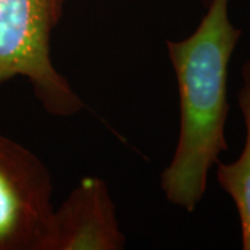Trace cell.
Listing matches in <instances>:
<instances>
[{
	"label": "cell",
	"instance_id": "277c9868",
	"mask_svg": "<svg viewBox=\"0 0 250 250\" xmlns=\"http://www.w3.org/2000/svg\"><path fill=\"white\" fill-rule=\"evenodd\" d=\"M125 243L107 182L85 177L54 208L42 250H121Z\"/></svg>",
	"mask_w": 250,
	"mask_h": 250
},
{
	"label": "cell",
	"instance_id": "3957f363",
	"mask_svg": "<svg viewBox=\"0 0 250 250\" xmlns=\"http://www.w3.org/2000/svg\"><path fill=\"white\" fill-rule=\"evenodd\" d=\"M52 193L45 163L0 134V250H42L54 211Z\"/></svg>",
	"mask_w": 250,
	"mask_h": 250
},
{
	"label": "cell",
	"instance_id": "5b68a950",
	"mask_svg": "<svg viewBox=\"0 0 250 250\" xmlns=\"http://www.w3.org/2000/svg\"><path fill=\"white\" fill-rule=\"evenodd\" d=\"M242 86L238 104L246 126V139L241 156L232 163H217V181L232 199L241 223L242 249L250 250V59L242 65Z\"/></svg>",
	"mask_w": 250,
	"mask_h": 250
},
{
	"label": "cell",
	"instance_id": "6da1fadb",
	"mask_svg": "<svg viewBox=\"0 0 250 250\" xmlns=\"http://www.w3.org/2000/svg\"><path fill=\"white\" fill-rule=\"evenodd\" d=\"M241 36L229 18V0H210L190 35L166 42L178 85L179 132L160 187L167 202L188 213L203 200L208 172L228 149V72Z\"/></svg>",
	"mask_w": 250,
	"mask_h": 250
},
{
	"label": "cell",
	"instance_id": "7a4b0ae2",
	"mask_svg": "<svg viewBox=\"0 0 250 250\" xmlns=\"http://www.w3.org/2000/svg\"><path fill=\"white\" fill-rule=\"evenodd\" d=\"M67 0H0V85L29 81L46 113L70 117L85 107L52 62L50 39Z\"/></svg>",
	"mask_w": 250,
	"mask_h": 250
}]
</instances>
